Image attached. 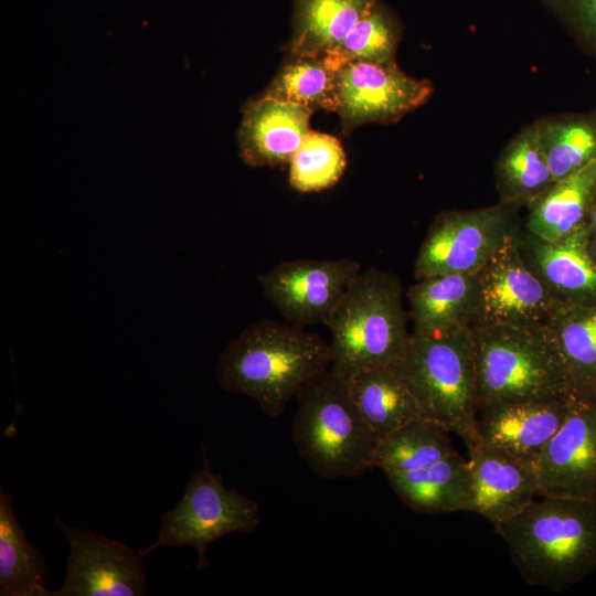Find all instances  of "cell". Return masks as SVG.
<instances>
[{"label":"cell","instance_id":"obj_7","mask_svg":"<svg viewBox=\"0 0 596 596\" xmlns=\"http://www.w3.org/2000/svg\"><path fill=\"white\" fill-rule=\"evenodd\" d=\"M203 466L185 486L181 500L161 517V529L150 546L140 550L142 556L158 547L190 546L196 551V568L210 565L206 550L224 535L253 532L260 523L255 500L227 489L221 475L210 469L203 449Z\"/></svg>","mask_w":596,"mask_h":596},{"label":"cell","instance_id":"obj_24","mask_svg":"<svg viewBox=\"0 0 596 596\" xmlns=\"http://www.w3.org/2000/svg\"><path fill=\"white\" fill-rule=\"evenodd\" d=\"M45 561L18 523L12 497L0 490V595L51 596L45 588Z\"/></svg>","mask_w":596,"mask_h":596},{"label":"cell","instance_id":"obj_27","mask_svg":"<svg viewBox=\"0 0 596 596\" xmlns=\"http://www.w3.org/2000/svg\"><path fill=\"white\" fill-rule=\"evenodd\" d=\"M264 94L313 111L337 113L334 66L328 56L289 54Z\"/></svg>","mask_w":596,"mask_h":596},{"label":"cell","instance_id":"obj_33","mask_svg":"<svg viewBox=\"0 0 596 596\" xmlns=\"http://www.w3.org/2000/svg\"><path fill=\"white\" fill-rule=\"evenodd\" d=\"M587 252L593 262L596 264V237H589L587 243Z\"/></svg>","mask_w":596,"mask_h":596},{"label":"cell","instance_id":"obj_2","mask_svg":"<svg viewBox=\"0 0 596 596\" xmlns=\"http://www.w3.org/2000/svg\"><path fill=\"white\" fill-rule=\"evenodd\" d=\"M540 498L494 529L528 584L562 593L596 571V499Z\"/></svg>","mask_w":596,"mask_h":596},{"label":"cell","instance_id":"obj_13","mask_svg":"<svg viewBox=\"0 0 596 596\" xmlns=\"http://www.w3.org/2000/svg\"><path fill=\"white\" fill-rule=\"evenodd\" d=\"M535 467L538 497L596 499V398L574 397Z\"/></svg>","mask_w":596,"mask_h":596},{"label":"cell","instance_id":"obj_18","mask_svg":"<svg viewBox=\"0 0 596 596\" xmlns=\"http://www.w3.org/2000/svg\"><path fill=\"white\" fill-rule=\"evenodd\" d=\"M412 333L432 336L472 327L479 309V279L473 274H441L407 290Z\"/></svg>","mask_w":596,"mask_h":596},{"label":"cell","instance_id":"obj_16","mask_svg":"<svg viewBox=\"0 0 596 596\" xmlns=\"http://www.w3.org/2000/svg\"><path fill=\"white\" fill-rule=\"evenodd\" d=\"M313 110L263 94L243 109L237 131L242 159L252 167L289 163L309 132Z\"/></svg>","mask_w":596,"mask_h":596},{"label":"cell","instance_id":"obj_9","mask_svg":"<svg viewBox=\"0 0 596 596\" xmlns=\"http://www.w3.org/2000/svg\"><path fill=\"white\" fill-rule=\"evenodd\" d=\"M328 57L334 66L337 113L348 132L363 124L396 121L423 105L432 94L428 82L407 76L395 62L379 64Z\"/></svg>","mask_w":596,"mask_h":596},{"label":"cell","instance_id":"obj_5","mask_svg":"<svg viewBox=\"0 0 596 596\" xmlns=\"http://www.w3.org/2000/svg\"><path fill=\"white\" fill-rule=\"evenodd\" d=\"M415 396L424 417L478 441L477 365L471 327L432 336L411 334L392 366Z\"/></svg>","mask_w":596,"mask_h":596},{"label":"cell","instance_id":"obj_20","mask_svg":"<svg viewBox=\"0 0 596 596\" xmlns=\"http://www.w3.org/2000/svg\"><path fill=\"white\" fill-rule=\"evenodd\" d=\"M391 487L413 511H469L471 479L468 460L457 451L421 468L386 476Z\"/></svg>","mask_w":596,"mask_h":596},{"label":"cell","instance_id":"obj_10","mask_svg":"<svg viewBox=\"0 0 596 596\" xmlns=\"http://www.w3.org/2000/svg\"><path fill=\"white\" fill-rule=\"evenodd\" d=\"M514 228L501 205L444 213L434 220L422 242L414 276L478 273Z\"/></svg>","mask_w":596,"mask_h":596},{"label":"cell","instance_id":"obj_11","mask_svg":"<svg viewBox=\"0 0 596 596\" xmlns=\"http://www.w3.org/2000/svg\"><path fill=\"white\" fill-rule=\"evenodd\" d=\"M361 273L350 258L283 262L259 276L268 301L298 327L324 323L342 295Z\"/></svg>","mask_w":596,"mask_h":596},{"label":"cell","instance_id":"obj_4","mask_svg":"<svg viewBox=\"0 0 596 596\" xmlns=\"http://www.w3.org/2000/svg\"><path fill=\"white\" fill-rule=\"evenodd\" d=\"M402 294L394 274L361 270L323 323L331 332V366L348 376L397 362L412 334Z\"/></svg>","mask_w":596,"mask_h":596},{"label":"cell","instance_id":"obj_8","mask_svg":"<svg viewBox=\"0 0 596 596\" xmlns=\"http://www.w3.org/2000/svg\"><path fill=\"white\" fill-rule=\"evenodd\" d=\"M478 279L479 309L472 327H543L561 302L526 263L517 227L478 272Z\"/></svg>","mask_w":596,"mask_h":596},{"label":"cell","instance_id":"obj_1","mask_svg":"<svg viewBox=\"0 0 596 596\" xmlns=\"http://www.w3.org/2000/svg\"><path fill=\"white\" fill-rule=\"evenodd\" d=\"M331 362L330 344L320 336L264 319L226 345L215 376L222 389L251 397L266 415L277 417Z\"/></svg>","mask_w":596,"mask_h":596},{"label":"cell","instance_id":"obj_15","mask_svg":"<svg viewBox=\"0 0 596 596\" xmlns=\"http://www.w3.org/2000/svg\"><path fill=\"white\" fill-rule=\"evenodd\" d=\"M574 397L487 403L476 415L478 440L535 464L568 415Z\"/></svg>","mask_w":596,"mask_h":596},{"label":"cell","instance_id":"obj_32","mask_svg":"<svg viewBox=\"0 0 596 596\" xmlns=\"http://www.w3.org/2000/svg\"><path fill=\"white\" fill-rule=\"evenodd\" d=\"M586 226L589 233V237H596V190L589 205Z\"/></svg>","mask_w":596,"mask_h":596},{"label":"cell","instance_id":"obj_3","mask_svg":"<svg viewBox=\"0 0 596 596\" xmlns=\"http://www.w3.org/2000/svg\"><path fill=\"white\" fill-rule=\"evenodd\" d=\"M296 397L292 440L319 477H360L375 468L377 440L350 394L344 373L330 365Z\"/></svg>","mask_w":596,"mask_h":596},{"label":"cell","instance_id":"obj_23","mask_svg":"<svg viewBox=\"0 0 596 596\" xmlns=\"http://www.w3.org/2000/svg\"><path fill=\"white\" fill-rule=\"evenodd\" d=\"M376 0H297L289 54H332Z\"/></svg>","mask_w":596,"mask_h":596},{"label":"cell","instance_id":"obj_21","mask_svg":"<svg viewBox=\"0 0 596 596\" xmlns=\"http://www.w3.org/2000/svg\"><path fill=\"white\" fill-rule=\"evenodd\" d=\"M348 386L377 441L424 417L415 396L391 366L359 370L348 375Z\"/></svg>","mask_w":596,"mask_h":596},{"label":"cell","instance_id":"obj_26","mask_svg":"<svg viewBox=\"0 0 596 596\" xmlns=\"http://www.w3.org/2000/svg\"><path fill=\"white\" fill-rule=\"evenodd\" d=\"M449 430L421 417L377 441L374 465L385 476L430 465L456 451Z\"/></svg>","mask_w":596,"mask_h":596},{"label":"cell","instance_id":"obj_12","mask_svg":"<svg viewBox=\"0 0 596 596\" xmlns=\"http://www.w3.org/2000/svg\"><path fill=\"white\" fill-rule=\"evenodd\" d=\"M55 524L70 546L63 585L51 596H141L147 592L142 555L126 544Z\"/></svg>","mask_w":596,"mask_h":596},{"label":"cell","instance_id":"obj_22","mask_svg":"<svg viewBox=\"0 0 596 596\" xmlns=\"http://www.w3.org/2000/svg\"><path fill=\"white\" fill-rule=\"evenodd\" d=\"M596 190V160L554 182L530 204L525 231L547 242H560L586 225Z\"/></svg>","mask_w":596,"mask_h":596},{"label":"cell","instance_id":"obj_6","mask_svg":"<svg viewBox=\"0 0 596 596\" xmlns=\"http://www.w3.org/2000/svg\"><path fill=\"white\" fill-rule=\"evenodd\" d=\"M471 328L478 408L498 401L542 402L574 396L544 326Z\"/></svg>","mask_w":596,"mask_h":596},{"label":"cell","instance_id":"obj_19","mask_svg":"<svg viewBox=\"0 0 596 596\" xmlns=\"http://www.w3.org/2000/svg\"><path fill=\"white\" fill-rule=\"evenodd\" d=\"M578 398H596V302H558L544 326Z\"/></svg>","mask_w":596,"mask_h":596},{"label":"cell","instance_id":"obj_30","mask_svg":"<svg viewBox=\"0 0 596 596\" xmlns=\"http://www.w3.org/2000/svg\"><path fill=\"white\" fill-rule=\"evenodd\" d=\"M397 30L391 15L375 1L330 55L379 64L394 63Z\"/></svg>","mask_w":596,"mask_h":596},{"label":"cell","instance_id":"obj_17","mask_svg":"<svg viewBox=\"0 0 596 596\" xmlns=\"http://www.w3.org/2000/svg\"><path fill=\"white\" fill-rule=\"evenodd\" d=\"M588 240L586 225L560 242L519 232L526 263L561 302H596V264L587 252Z\"/></svg>","mask_w":596,"mask_h":596},{"label":"cell","instance_id":"obj_31","mask_svg":"<svg viewBox=\"0 0 596 596\" xmlns=\"http://www.w3.org/2000/svg\"><path fill=\"white\" fill-rule=\"evenodd\" d=\"M556 12L596 52V0H550Z\"/></svg>","mask_w":596,"mask_h":596},{"label":"cell","instance_id":"obj_28","mask_svg":"<svg viewBox=\"0 0 596 596\" xmlns=\"http://www.w3.org/2000/svg\"><path fill=\"white\" fill-rule=\"evenodd\" d=\"M538 124L542 148L554 182L596 160V114Z\"/></svg>","mask_w":596,"mask_h":596},{"label":"cell","instance_id":"obj_29","mask_svg":"<svg viewBox=\"0 0 596 596\" xmlns=\"http://www.w3.org/2000/svg\"><path fill=\"white\" fill-rule=\"evenodd\" d=\"M289 182L299 192L332 187L342 175L345 152L333 136L310 131L289 161Z\"/></svg>","mask_w":596,"mask_h":596},{"label":"cell","instance_id":"obj_25","mask_svg":"<svg viewBox=\"0 0 596 596\" xmlns=\"http://www.w3.org/2000/svg\"><path fill=\"white\" fill-rule=\"evenodd\" d=\"M497 177L504 204H531L554 183L538 123L521 131L504 149Z\"/></svg>","mask_w":596,"mask_h":596},{"label":"cell","instance_id":"obj_14","mask_svg":"<svg viewBox=\"0 0 596 596\" xmlns=\"http://www.w3.org/2000/svg\"><path fill=\"white\" fill-rule=\"evenodd\" d=\"M473 512L494 525L521 512L538 496L534 462L480 440L467 447Z\"/></svg>","mask_w":596,"mask_h":596}]
</instances>
